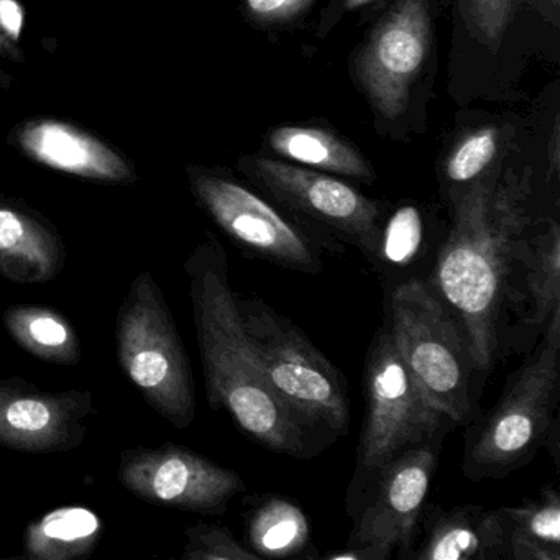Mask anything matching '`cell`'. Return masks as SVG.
<instances>
[{"label":"cell","instance_id":"6da1fadb","mask_svg":"<svg viewBox=\"0 0 560 560\" xmlns=\"http://www.w3.org/2000/svg\"><path fill=\"white\" fill-rule=\"evenodd\" d=\"M185 271L209 406L228 411L242 432L268 451L304 457L306 432L265 382L218 238L208 235L189 255Z\"/></svg>","mask_w":560,"mask_h":560},{"label":"cell","instance_id":"7a4b0ae2","mask_svg":"<svg viewBox=\"0 0 560 560\" xmlns=\"http://www.w3.org/2000/svg\"><path fill=\"white\" fill-rule=\"evenodd\" d=\"M524 218L503 192L475 183L454 202L452 228L435 261L432 290L457 317L475 369L490 372L508 278L523 257Z\"/></svg>","mask_w":560,"mask_h":560},{"label":"cell","instance_id":"3957f363","mask_svg":"<svg viewBox=\"0 0 560 560\" xmlns=\"http://www.w3.org/2000/svg\"><path fill=\"white\" fill-rule=\"evenodd\" d=\"M523 365L510 376L497 405L465 434L462 470L470 480H500L536 457L556 424L560 389V310Z\"/></svg>","mask_w":560,"mask_h":560},{"label":"cell","instance_id":"277c9868","mask_svg":"<svg viewBox=\"0 0 560 560\" xmlns=\"http://www.w3.org/2000/svg\"><path fill=\"white\" fill-rule=\"evenodd\" d=\"M388 317L396 349L429 401L454 424L470 422L478 370L457 317L422 280L393 288Z\"/></svg>","mask_w":560,"mask_h":560},{"label":"cell","instance_id":"5b68a950","mask_svg":"<svg viewBox=\"0 0 560 560\" xmlns=\"http://www.w3.org/2000/svg\"><path fill=\"white\" fill-rule=\"evenodd\" d=\"M245 334L265 382L301 428L326 425L346 434L350 409L346 380L300 327L260 298L237 294Z\"/></svg>","mask_w":560,"mask_h":560},{"label":"cell","instance_id":"8992f818","mask_svg":"<svg viewBox=\"0 0 560 560\" xmlns=\"http://www.w3.org/2000/svg\"><path fill=\"white\" fill-rule=\"evenodd\" d=\"M117 359L150 406L176 429L196 416L191 365L172 311L150 271L137 275L117 313Z\"/></svg>","mask_w":560,"mask_h":560},{"label":"cell","instance_id":"52a82bcc","mask_svg":"<svg viewBox=\"0 0 560 560\" xmlns=\"http://www.w3.org/2000/svg\"><path fill=\"white\" fill-rule=\"evenodd\" d=\"M363 389L366 411L353 488L369 493L388 462L441 441L444 429L454 422L429 401L399 355L388 327L376 334L366 353Z\"/></svg>","mask_w":560,"mask_h":560},{"label":"cell","instance_id":"ba28073f","mask_svg":"<svg viewBox=\"0 0 560 560\" xmlns=\"http://www.w3.org/2000/svg\"><path fill=\"white\" fill-rule=\"evenodd\" d=\"M439 442L393 458L373 483L342 552L330 560H388L415 556L416 530L438 467Z\"/></svg>","mask_w":560,"mask_h":560},{"label":"cell","instance_id":"9c48e42d","mask_svg":"<svg viewBox=\"0 0 560 560\" xmlns=\"http://www.w3.org/2000/svg\"><path fill=\"white\" fill-rule=\"evenodd\" d=\"M119 481L140 500L199 514H222L245 490L241 475L182 445L122 452Z\"/></svg>","mask_w":560,"mask_h":560},{"label":"cell","instance_id":"30bf717a","mask_svg":"<svg viewBox=\"0 0 560 560\" xmlns=\"http://www.w3.org/2000/svg\"><path fill=\"white\" fill-rule=\"evenodd\" d=\"M195 192L215 224L248 254L288 270H323V255L303 229L250 189L218 176L201 175L195 179Z\"/></svg>","mask_w":560,"mask_h":560},{"label":"cell","instance_id":"8fae6325","mask_svg":"<svg viewBox=\"0 0 560 560\" xmlns=\"http://www.w3.org/2000/svg\"><path fill=\"white\" fill-rule=\"evenodd\" d=\"M93 393L50 392L11 376L0 380V447L25 454H61L83 444L93 418Z\"/></svg>","mask_w":560,"mask_h":560},{"label":"cell","instance_id":"7c38bea8","mask_svg":"<svg viewBox=\"0 0 560 560\" xmlns=\"http://www.w3.org/2000/svg\"><path fill=\"white\" fill-rule=\"evenodd\" d=\"M429 45L428 0H396L370 35L357 61V74L385 119H396L408 106L409 91L424 67Z\"/></svg>","mask_w":560,"mask_h":560},{"label":"cell","instance_id":"4fadbf2b","mask_svg":"<svg viewBox=\"0 0 560 560\" xmlns=\"http://www.w3.org/2000/svg\"><path fill=\"white\" fill-rule=\"evenodd\" d=\"M254 172L284 205L339 232L375 260L382 231L378 205L332 176L288 163L258 159Z\"/></svg>","mask_w":560,"mask_h":560},{"label":"cell","instance_id":"5bb4252c","mask_svg":"<svg viewBox=\"0 0 560 560\" xmlns=\"http://www.w3.org/2000/svg\"><path fill=\"white\" fill-rule=\"evenodd\" d=\"M424 539L416 560L506 559L508 523L503 508L485 510L458 504L451 510L434 508L424 517Z\"/></svg>","mask_w":560,"mask_h":560},{"label":"cell","instance_id":"9a60e30c","mask_svg":"<svg viewBox=\"0 0 560 560\" xmlns=\"http://www.w3.org/2000/svg\"><path fill=\"white\" fill-rule=\"evenodd\" d=\"M67 265L58 232L28 209L0 202V275L18 284L55 280Z\"/></svg>","mask_w":560,"mask_h":560},{"label":"cell","instance_id":"2e32d148","mask_svg":"<svg viewBox=\"0 0 560 560\" xmlns=\"http://www.w3.org/2000/svg\"><path fill=\"white\" fill-rule=\"evenodd\" d=\"M22 149L42 165L101 182H126L127 163L94 137L57 120H42L21 132Z\"/></svg>","mask_w":560,"mask_h":560},{"label":"cell","instance_id":"e0dca14e","mask_svg":"<svg viewBox=\"0 0 560 560\" xmlns=\"http://www.w3.org/2000/svg\"><path fill=\"white\" fill-rule=\"evenodd\" d=\"M103 533L100 516L84 506H61L25 529L24 556L38 560H71L90 556Z\"/></svg>","mask_w":560,"mask_h":560},{"label":"cell","instance_id":"ac0fdd59","mask_svg":"<svg viewBox=\"0 0 560 560\" xmlns=\"http://www.w3.org/2000/svg\"><path fill=\"white\" fill-rule=\"evenodd\" d=\"M248 547L258 559H291L313 546L310 517L287 497L264 498L252 511L247 526Z\"/></svg>","mask_w":560,"mask_h":560},{"label":"cell","instance_id":"d6986e66","mask_svg":"<svg viewBox=\"0 0 560 560\" xmlns=\"http://www.w3.org/2000/svg\"><path fill=\"white\" fill-rule=\"evenodd\" d=\"M4 326L25 352L44 362L74 365L81 360V340L77 330L54 307L11 306L4 313Z\"/></svg>","mask_w":560,"mask_h":560},{"label":"cell","instance_id":"ffe728a7","mask_svg":"<svg viewBox=\"0 0 560 560\" xmlns=\"http://www.w3.org/2000/svg\"><path fill=\"white\" fill-rule=\"evenodd\" d=\"M508 523L506 559L560 560V498L546 487L537 500L504 506Z\"/></svg>","mask_w":560,"mask_h":560},{"label":"cell","instance_id":"44dd1931","mask_svg":"<svg viewBox=\"0 0 560 560\" xmlns=\"http://www.w3.org/2000/svg\"><path fill=\"white\" fill-rule=\"evenodd\" d=\"M270 145L278 155L301 165L353 178H372L365 159L326 130L280 127L270 133Z\"/></svg>","mask_w":560,"mask_h":560},{"label":"cell","instance_id":"7402d4cb","mask_svg":"<svg viewBox=\"0 0 560 560\" xmlns=\"http://www.w3.org/2000/svg\"><path fill=\"white\" fill-rule=\"evenodd\" d=\"M526 264V284L529 290V324L546 326L550 314L560 310V228L550 222L549 228L533 241L529 250L523 252Z\"/></svg>","mask_w":560,"mask_h":560},{"label":"cell","instance_id":"603a6c76","mask_svg":"<svg viewBox=\"0 0 560 560\" xmlns=\"http://www.w3.org/2000/svg\"><path fill=\"white\" fill-rule=\"evenodd\" d=\"M422 238H424V225L418 208L402 206L396 209L395 214L380 231L376 264L395 268L408 267L418 257Z\"/></svg>","mask_w":560,"mask_h":560},{"label":"cell","instance_id":"cb8c5ba5","mask_svg":"<svg viewBox=\"0 0 560 560\" xmlns=\"http://www.w3.org/2000/svg\"><path fill=\"white\" fill-rule=\"evenodd\" d=\"M183 559L188 560H257L258 556L248 546L219 524L199 523L186 529V546Z\"/></svg>","mask_w":560,"mask_h":560},{"label":"cell","instance_id":"d4e9b609","mask_svg":"<svg viewBox=\"0 0 560 560\" xmlns=\"http://www.w3.org/2000/svg\"><path fill=\"white\" fill-rule=\"evenodd\" d=\"M498 150V132L491 127L477 130L448 156L447 178L464 185L474 182L493 162Z\"/></svg>","mask_w":560,"mask_h":560},{"label":"cell","instance_id":"484cf974","mask_svg":"<svg viewBox=\"0 0 560 560\" xmlns=\"http://www.w3.org/2000/svg\"><path fill=\"white\" fill-rule=\"evenodd\" d=\"M465 24L480 44L498 50L513 14V0H460Z\"/></svg>","mask_w":560,"mask_h":560},{"label":"cell","instance_id":"4316f807","mask_svg":"<svg viewBox=\"0 0 560 560\" xmlns=\"http://www.w3.org/2000/svg\"><path fill=\"white\" fill-rule=\"evenodd\" d=\"M313 0H245L252 18L267 24L291 21L310 8Z\"/></svg>","mask_w":560,"mask_h":560},{"label":"cell","instance_id":"83f0119b","mask_svg":"<svg viewBox=\"0 0 560 560\" xmlns=\"http://www.w3.org/2000/svg\"><path fill=\"white\" fill-rule=\"evenodd\" d=\"M22 27H24V11L18 0H0V28L9 37L19 40Z\"/></svg>","mask_w":560,"mask_h":560},{"label":"cell","instance_id":"f1b7e54d","mask_svg":"<svg viewBox=\"0 0 560 560\" xmlns=\"http://www.w3.org/2000/svg\"><path fill=\"white\" fill-rule=\"evenodd\" d=\"M370 2H373V0H346V8L352 11V9L362 8V5L370 4Z\"/></svg>","mask_w":560,"mask_h":560},{"label":"cell","instance_id":"f546056e","mask_svg":"<svg viewBox=\"0 0 560 560\" xmlns=\"http://www.w3.org/2000/svg\"><path fill=\"white\" fill-rule=\"evenodd\" d=\"M2 48H8V42H5V38L0 34V50H2Z\"/></svg>","mask_w":560,"mask_h":560},{"label":"cell","instance_id":"4dcf8cb0","mask_svg":"<svg viewBox=\"0 0 560 560\" xmlns=\"http://www.w3.org/2000/svg\"><path fill=\"white\" fill-rule=\"evenodd\" d=\"M549 4L552 5L553 12H556L557 4H559V0H549Z\"/></svg>","mask_w":560,"mask_h":560}]
</instances>
